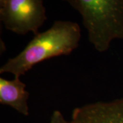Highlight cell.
<instances>
[{
  "label": "cell",
  "instance_id": "cell-4",
  "mask_svg": "<svg viewBox=\"0 0 123 123\" xmlns=\"http://www.w3.org/2000/svg\"><path fill=\"white\" fill-rule=\"evenodd\" d=\"M69 123H123V98L77 107Z\"/></svg>",
  "mask_w": 123,
  "mask_h": 123
},
{
  "label": "cell",
  "instance_id": "cell-6",
  "mask_svg": "<svg viewBox=\"0 0 123 123\" xmlns=\"http://www.w3.org/2000/svg\"><path fill=\"white\" fill-rule=\"evenodd\" d=\"M49 123H69V122L64 118L63 114L59 110H55L51 114Z\"/></svg>",
  "mask_w": 123,
  "mask_h": 123
},
{
  "label": "cell",
  "instance_id": "cell-5",
  "mask_svg": "<svg viewBox=\"0 0 123 123\" xmlns=\"http://www.w3.org/2000/svg\"><path fill=\"white\" fill-rule=\"evenodd\" d=\"M30 93L26 85L18 77L12 80L0 78V103L11 107L21 114L29 116L27 101Z\"/></svg>",
  "mask_w": 123,
  "mask_h": 123
},
{
  "label": "cell",
  "instance_id": "cell-2",
  "mask_svg": "<svg viewBox=\"0 0 123 123\" xmlns=\"http://www.w3.org/2000/svg\"><path fill=\"white\" fill-rule=\"evenodd\" d=\"M82 18L88 40L99 53L123 39V0H63Z\"/></svg>",
  "mask_w": 123,
  "mask_h": 123
},
{
  "label": "cell",
  "instance_id": "cell-1",
  "mask_svg": "<svg viewBox=\"0 0 123 123\" xmlns=\"http://www.w3.org/2000/svg\"><path fill=\"white\" fill-rule=\"evenodd\" d=\"M81 28L71 21H55L44 31L38 33L15 57L0 68V73H10L20 78L36 64L51 58L68 55L79 45Z\"/></svg>",
  "mask_w": 123,
  "mask_h": 123
},
{
  "label": "cell",
  "instance_id": "cell-3",
  "mask_svg": "<svg viewBox=\"0 0 123 123\" xmlns=\"http://www.w3.org/2000/svg\"><path fill=\"white\" fill-rule=\"evenodd\" d=\"M47 19L43 0H0V21L18 35H35Z\"/></svg>",
  "mask_w": 123,
  "mask_h": 123
}]
</instances>
